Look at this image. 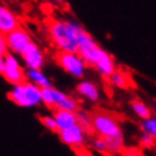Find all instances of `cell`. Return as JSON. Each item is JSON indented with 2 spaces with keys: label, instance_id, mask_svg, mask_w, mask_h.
Returning <instances> with one entry per match:
<instances>
[{
  "label": "cell",
  "instance_id": "obj_1",
  "mask_svg": "<svg viewBox=\"0 0 156 156\" xmlns=\"http://www.w3.org/2000/svg\"><path fill=\"white\" fill-rule=\"evenodd\" d=\"M47 31L51 41L59 50L77 52L79 40L85 33V30L77 24L61 22L49 17L44 20Z\"/></svg>",
  "mask_w": 156,
  "mask_h": 156
},
{
  "label": "cell",
  "instance_id": "obj_2",
  "mask_svg": "<svg viewBox=\"0 0 156 156\" xmlns=\"http://www.w3.org/2000/svg\"><path fill=\"white\" fill-rule=\"evenodd\" d=\"M90 114L95 133L103 138L117 137L122 135L121 128L119 126V120L114 115L106 110L96 109L92 111Z\"/></svg>",
  "mask_w": 156,
  "mask_h": 156
},
{
  "label": "cell",
  "instance_id": "obj_3",
  "mask_svg": "<svg viewBox=\"0 0 156 156\" xmlns=\"http://www.w3.org/2000/svg\"><path fill=\"white\" fill-rule=\"evenodd\" d=\"M7 98L20 106H34L42 101L41 87L28 82L16 85L15 88L7 94Z\"/></svg>",
  "mask_w": 156,
  "mask_h": 156
},
{
  "label": "cell",
  "instance_id": "obj_4",
  "mask_svg": "<svg viewBox=\"0 0 156 156\" xmlns=\"http://www.w3.org/2000/svg\"><path fill=\"white\" fill-rule=\"evenodd\" d=\"M55 60L57 65L68 74L78 78L84 76L86 62L77 52L59 50L55 55Z\"/></svg>",
  "mask_w": 156,
  "mask_h": 156
},
{
  "label": "cell",
  "instance_id": "obj_5",
  "mask_svg": "<svg viewBox=\"0 0 156 156\" xmlns=\"http://www.w3.org/2000/svg\"><path fill=\"white\" fill-rule=\"evenodd\" d=\"M85 62L88 66L95 67L104 78H109L117 69L111 55L101 49L98 45L90 52V55L85 60Z\"/></svg>",
  "mask_w": 156,
  "mask_h": 156
},
{
  "label": "cell",
  "instance_id": "obj_6",
  "mask_svg": "<svg viewBox=\"0 0 156 156\" xmlns=\"http://www.w3.org/2000/svg\"><path fill=\"white\" fill-rule=\"evenodd\" d=\"M5 58V68L0 71L2 77L7 80L9 84L16 86L22 83L27 82L26 74L24 73L23 68L20 66L18 61L12 57L9 52L4 57Z\"/></svg>",
  "mask_w": 156,
  "mask_h": 156
},
{
  "label": "cell",
  "instance_id": "obj_7",
  "mask_svg": "<svg viewBox=\"0 0 156 156\" xmlns=\"http://www.w3.org/2000/svg\"><path fill=\"white\" fill-rule=\"evenodd\" d=\"M59 138L63 144L70 146L74 151H82L84 146V130L79 125L71 128L63 129L59 131Z\"/></svg>",
  "mask_w": 156,
  "mask_h": 156
},
{
  "label": "cell",
  "instance_id": "obj_8",
  "mask_svg": "<svg viewBox=\"0 0 156 156\" xmlns=\"http://www.w3.org/2000/svg\"><path fill=\"white\" fill-rule=\"evenodd\" d=\"M2 36L7 42L9 50L15 52V53H20V55L23 52L24 49L27 47L28 43H31V39H30L28 34L20 26Z\"/></svg>",
  "mask_w": 156,
  "mask_h": 156
},
{
  "label": "cell",
  "instance_id": "obj_9",
  "mask_svg": "<svg viewBox=\"0 0 156 156\" xmlns=\"http://www.w3.org/2000/svg\"><path fill=\"white\" fill-rule=\"evenodd\" d=\"M20 55L30 69H40L43 66L44 58H43L41 50L37 48L35 43H28L27 47L24 49Z\"/></svg>",
  "mask_w": 156,
  "mask_h": 156
},
{
  "label": "cell",
  "instance_id": "obj_10",
  "mask_svg": "<svg viewBox=\"0 0 156 156\" xmlns=\"http://www.w3.org/2000/svg\"><path fill=\"white\" fill-rule=\"evenodd\" d=\"M53 117L57 120L59 127V131L63 129L71 128L78 125V115L76 111L66 109H55L53 110Z\"/></svg>",
  "mask_w": 156,
  "mask_h": 156
},
{
  "label": "cell",
  "instance_id": "obj_11",
  "mask_svg": "<svg viewBox=\"0 0 156 156\" xmlns=\"http://www.w3.org/2000/svg\"><path fill=\"white\" fill-rule=\"evenodd\" d=\"M17 27H20V25H18V22L14 16V14L5 6H1L0 7V32H1V35H6L14 30H16Z\"/></svg>",
  "mask_w": 156,
  "mask_h": 156
},
{
  "label": "cell",
  "instance_id": "obj_12",
  "mask_svg": "<svg viewBox=\"0 0 156 156\" xmlns=\"http://www.w3.org/2000/svg\"><path fill=\"white\" fill-rule=\"evenodd\" d=\"M109 79L112 85L120 90H130L136 86L130 74L122 69H115V71L110 76Z\"/></svg>",
  "mask_w": 156,
  "mask_h": 156
},
{
  "label": "cell",
  "instance_id": "obj_13",
  "mask_svg": "<svg viewBox=\"0 0 156 156\" xmlns=\"http://www.w3.org/2000/svg\"><path fill=\"white\" fill-rule=\"evenodd\" d=\"M55 103H57V108L55 109H66V110L77 111L78 103L71 96H68L65 93L59 92L57 90H55Z\"/></svg>",
  "mask_w": 156,
  "mask_h": 156
},
{
  "label": "cell",
  "instance_id": "obj_14",
  "mask_svg": "<svg viewBox=\"0 0 156 156\" xmlns=\"http://www.w3.org/2000/svg\"><path fill=\"white\" fill-rule=\"evenodd\" d=\"M77 92L83 96L90 100V101H98V90L96 85H94L90 82H82L79 83L76 87Z\"/></svg>",
  "mask_w": 156,
  "mask_h": 156
},
{
  "label": "cell",
  "instance_id": "obj_15",
  "mask_svg": "<svg viewBox=\"0 0 156 156\" xmlns=\"http://www.w3.org/2000/svg\"><path fill=\"white\" fill-rule=\"evenodd\" d=\"M130 105H131V108L133 109V111L136 112L137 115H138L139 118H141V119L147 120V119H149V118L152 117V112H151V110L145 105L140 100L135 98V100H133V101L130 102Z\"/></svg>",
  "mask_w": 156,
  "mask_h": 156
},
{
  "label": "cell",
  "instance_id": "obj_16",
  "mask_svg": "<svg viewBox=\"0 0 156 156\" xmlns=\"http://www.w3.org/2000/svg\"><path fill=\"white\" fill-rule=\"evenodd\" d=\"M27 76L30 79H32L34 84L41 87V88H44V87H51L50 82L48 80V78L44 76V75L39 70V69H30L27 71Z\"/></svg>",
  "mask_w": 156,
  "mask_h": 156
},
{
  "label": "cell",
  "instance_id": "obj_17",
  "mask_svg": "<svg viewBox=\"0 0 156 156\" xmlns=\"http://www.w3.org/2000/svg\"><path fill=\"white\" fill-rule=\"evenodd\" d=\"M41 93H42V102L44 103V105H47V108L51 110H55L57 108L55 88L53 87H44V88H41Z\"/></svg>",
  "mask_w": 156,
  "mask_h": 156
},
{
  "label": "cell",
  "instance_id": "obj_18",
  "mask_svg": "<svg viewBox=\"0 0 156 156\" xmlns=\"http://www.w3.org/2000/svg\"><path fill=\"white\" fill-rule=\"evenodd\" d=\"M93 144H94L95 149H96L98 152L101 153V154H103V155H111V152H110L109 146H108V144H106L105 138L98 136V138L94 140Z\"/></svg>",
  "mask_w": 156,
  "mask_h": 156
},
{
  "label": "cell",
  "instance_id": "obj_19",
  "mask_svg": "<svg viewBox=\"0 0 156 156\" xmlns=\"http://www.w3.org/2000/svg\"><path fill=\"white\" fill-rule=\"evenodd\" d=\"M39 120L49 130L53 131V133H59V127L55 117H39Z\"/></svg>",
  "mask_w": 156,
  "mask_h": 156
},
{
  "label": "cell",
  "instance_id": "obj_20",
  "mask_svg": "<svg viewBox=\"0 0 156 156\" xmlns=\"http://www.w3.org/2000/svg\"><path fill=\"white\" fill-rule=\"evenodd\" d=\"M155 136H153L148 133H145L139 139V145L143 148H152L155 145Z\"/></svg>",
  "mask_w": 156,
  "mask_h": 156
},
{
  "label": "cell",
  "instance_id": "obj_21",
  "mask_svg": "<svg viewBox=\"0 0 156 156\" xmlns=\"http://www.w3.org/2000/svg\"><path fill=\"white\" fill-rule=\"evenodd\" d=\"M143 129L145 133H148L156 137V119L149 118L143 123Z\"/></svg>",
  "mask_w": 156,
  "mask_h": 156
},
{
  "label": "cell",
  "instance_id": "obj_22",
  "mask_svg": "<svg viewBox=\"0 0 156 156\" xmlns=\"http://www.w3.org/2000/svg\"><path fill=\"white\" fill-rule=\"evenodd\" d=\"M9 48H8V44L6 42V40L2 35L0 37V53H1V57H5L9 52Z\"/></svg>",
  "mask_w": 156,
  "mask_h": 156
},
{
  "label": "cell",
  "instance_id": "obj_23",
  "mask_svg": "<svg viewBox=\"0 0 156 156\" xmlns=\"http://www.w3.org/2000/svg\"><path fill=\"white\" fill-rule=\"evenodd\" d=\"M55 1H58V2H60V1H61V0H55Z\"/></svg>",
  "mask_w": 156,
  "mask_h": 156
}]
</instances>
